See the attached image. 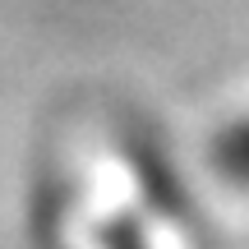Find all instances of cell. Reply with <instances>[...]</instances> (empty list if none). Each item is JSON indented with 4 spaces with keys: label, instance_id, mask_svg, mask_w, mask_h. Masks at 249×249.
I'll use <instances>...</instances> for the list:
<instances>
[]
</instances>
